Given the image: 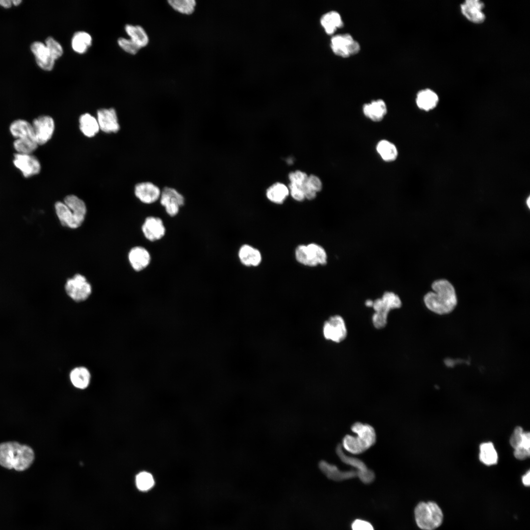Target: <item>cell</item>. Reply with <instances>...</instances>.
Here are the masks:
<instances>
[{
    "label": "cell",
    "mask_w": 530,
    "mask_h": 530,
    "mask_svg": "<svg viewBox=\"0 0 530 530\" xmlns=\"http://www.w3.org/2000/svg\"><path fill=\"white\" fill-rule=\"evenodd\" d=\"M125 30L130 38L140 48L145 47L148 44V35L142 26L128 24L125 26Z\"/></svg>",
    "instance_id": "obj_29"
},
{
    "label": "cell",
    "mask_w": 530,
    "mask_h": 530,
    "mask_svg": "<svg viewBox=\"0 0 530 530\" xmlns=\"http://www.w3.org/2000/svg\"><path fill=\"white\" fill-rule=\"evenodd\" d=\"M79 121L80 131L87 137L95 136L100 130L97 118L90 113L81 114Z\"/></svg>",
    "instance_id": "obj_26"
},
{
    "label": "cell",
    "mask_w": 530,
    "mask_h": 530,
    "mask_svg": "<svg viewBox=\"0 0 530 530\" xmlns=\"http://www.w3.org/2000/svg\"><path fill=\"white\" fill-rule=\"evenodd\" d=\"M9 131L14 139L33 138L35 139L31 123L25 119L13 121L9 125Z\"/></svg>",
    "instance_id": "obj_22"
},
{
    "label": "cell",
    "mask_w": 530,
    "mask_h": 530,
    "mask_svg": "<svg viewBox=\"0 0 530 530\" xmlns=\"http://www.w3.org/2000/svg\"><path fill=\"white\" fill-rule=\"evenodd\" d=\"M479 457L480 461L486 465H494L498 461V454L492 443H482L479 447Z\"/></svg>",
    "instance_id": "obj_34"
},
{
    "label": "cell",
    "mask_w": 530,
    "mask_h": 530,
    "mask_svg": "<svg viewBox=\"0 0 530 530\" xmlns=\"http://www.w3.org/2000/svg\"><path fill=\"white\" fill-rule=\"evenodd\" d=\"M416 522L423 530H434L439 527L443 519L442 511L434 502H421L414 510Z\"/></svg>",
    "instance_id": "obj_3"
},
{
    "label": "cell",
    "mask_w": 530,
    "mask_h": 530,
    "mask_svg": "<svg viewBox=\"0 0 530 530\" xmlns=\"http://www.w3.org/2000/svg\"><path fill=\"white\" fill-rule=\"evenodd\" d=\"M305 186L312 190L315 191L316 192L320 191L322 189V183L320 180L317 176L314 175H311L308 176Z\"/></svg>",
    "instance_id": "obj_43"
},
{
    "label": "cell",
    "mask_w": 530,
    "mask_h": 530,
    "mask_svg": "<svg viewBox=\"0 0 530 530\" xmlns=\"http://www.w3.org/2000/svg\"><path fill=\"white\" fill-rule=\"evenodd\" d=\"M530 472L529 470L525 475H524L522 478V480L523 484L525 486H529L530 484Z\"/></svg>",
    "instance_id": "obj_48"
},
{
    "label": "cell",
    "mask_w": 530,
    "mask_h": 530,
    "mask_svg": "<svg viewBox=\"0 0 530 530\" xmlns=\"http://www.w3.org/2000/svg\"><path fill=\"white\" fill-rule=\"evenodd\" d=\"M319 468L322 473L329 479L335 481H342L357 477L356 471H342L337 467L325 461L319 463Z\"/></svg>",
    "instance_id": "obj_21"
},
{
    "label": "cell",
    "mask_w": 530,
    "mask_h": 530,
    "mask_svg": "<svg viewBox=\"0 0 530 530\" xmlns=\"http://www.w3.org/2000/svg\"><path fill=\"white\" fill-rule=\"evenodd\" d=\"M31 50L35 56L38 65L46 71L51 70L55 63V59L50 55L45 43L36 41L31 45Z\"/></svg>",
    "instance_id": "obj_19"
},
{
    "label": "cell",
    "mask_w": 530,
    "mask_h": 530,
    "mask_svg": "<svg viewBox=\"0 0 530 530\" xmlns=\"http://www.w3.org/2000/svg\"><path fill=\"white\" fill-rule=\"evenodd\" d=\"M514 455L518 459H526L530 455V450H528L522 447H519L514 449Z\"/></svg>",
    "instance_id": "obj_46"
},
{
    "label": "cell",
    "mask_w": 530,
    "mask_h": 530,
    "mask_svg": "<svg viewBox=\"0 0 530 530\" xmlns=\"http://www.w3.org/2000/svg\"><path fill=\"white\" fill-rule=\"evenodd\" d=\"M289 193L288 187L283 184L276 183L271 186L266 190L267 198L276 204H282Z\"/></svg>",
    "instance_id": "obj_32"
},
{
    "label": "cell",
    "mask_w": 530,
    "mask_h": 530,
    "mask_svg": "<svg viewBox=\"0 0 530 530\" xmlns=\"http://www.w3.org/2000/svg\"><path fill=\"white\" fill-rule=\"evenodd\" d=\"M64 288L67 294L76 302L85 301L92 292L91 284L84 275L80 273L68 278Z\"/></svg>",
    "instance_id": "obj_7"
},
{
    "label": "cell",
    "mask_w": 530,
    "mask_h": 530,
    "mask_svg": "<svg viewBox=\"0 0 530 530\" xmlns=\"http://www.w3.org/2000/svg\"><path fill=\"white\" fill-rule=\"evenodd\" d=\"M161 187L153 181H145L137 183L134 187L135 196L141 203L151 205L159 201Z\"/></svg>",
    "instance_id": "obj_12"
},
{
    "label": "cell",
    "mask_w": 530,
    "mask_h": 530,
    "mask_svg": "<svg viewBox=\"0 0 530 530\" xmlns=\"http://www.w3.org/2000/svg\"><path fill=\"white\" fill-rule=\"evenodd\" d=\"M433 292H429L424 297V303L431 312L438 315L451 313L455 308L457 299L455 289L448 280L439 279L433 282Z\"/></svg>",
    "instance_id": "obj_1"
},
{
    "label": "cell",
    "mask_w": 530,
    "mask_h": 530,
    "mask_svg": "<svg viewBox=\"0 0 530 530\" xmlns=\"http://www.w3.org/2000/svg\"><path fill=\"white\" fill-rule=\"evenodd\" d=\"M336 451L343 462L351 466L356 469L357 477L366 472L369 470L365 463L361 460L345 454L341 445H338L337 446Z\"/></svg>",
    "instance_id": "obj_33"
},
{
    "label": "cell",
    "mask_w": 530,
    "mask_h": 530,
    "mask_svg": "<svg viewBox=\"0 0 530 530\" xmlns=\"http://www.w3.org/2000/svg\"><path fill=\"white\" fill-rule=\"evenodd\" d=\"M304 185L301 186L292 183L290 184L289 189L291 195L295 200L302 201L305 198L303 190Z\"/></svg>",
    "instance_id": "obj_44"
},
{
    "label": "cell",
    "mask_w": 530,
    "mask_h": 530,
    "mask_svg": "<svg viewBox=\"0 0 530 530\" xmlns=\"http://www.w3.org/2000/svg\"><path fill=\"white\" fill-rule=\"evenodd\" d=\"M372 304H373V301L371 300L370 299L367 300L365 302L366 305L367 306H368V307H372Z\"/></svg>",
    "instance_id": "obj_50"
},
{
    "label": "cell",
    "mask_w": 530,
    "mask_h": 530,
    "mask_svg": "<svg viewBox=\"0 0 530 530\" xmlns=\"http://www.w3.org/2000/svg\"><path fill=\"white\" fill-rule=\"evenodd\" d=\"M351 429L356 434V437L366 450L375 444L376 433L371 425L356 422L352 425Z\"/></svg>",
    "instance_id": "obj_18"
},
{
    "label": "cell",
    "mask_w": 530,
    "mask_h": 530,
    "mask_svg": "<svg viewBox=\"0 0 530 530\" xmlns=\"http://www.w3.org/2000/svg\"><path fill=\"white\" fill-rule=\"evenodd\" d=\"M145 238L151 242L161 239L165 235L166 228L162 220L159 217H147L141 226Z\"/></svg>",
    "instance_id": "obj_13"
},
{
    "label": "cell",
    "mask_w": 530,
    "mask_h": 530,
    "mask_svg": "<svg viewBox=\"0 0 530 530\" xmlns=\"http://www.w3.org/2000/svg\"><path fill=\"white\" fill-rule=\"evenodd\" d=\"M39 145L33 138L15 139L13 147L16 153L32 154L37 149Z\"/></svg>",
    "instance_id": "obj_35"
},
{
    "label": "cell",
    "mask_w": 530,
    "mask_h": 530,
    "mask_svg": "<svg viewBox=\"0 0 530 530\" xmlns=\"http://www.w3.org/2000/svg\"><path fill=\"white\" fill-rule=\"evenodd\" d=\"M521 447L530 450V434L529 432H524Z\"/></svg>",
    "instance_id": "obj_47"
},
{
    "label": "cell",
    "mask_w": 530,
    "mask_h": 530,
    "mask_svg": "<svg viewBox=\"0 0 530 530\" xmlns=\"http://www.w3.org/2000/svg\"><path fill=\"white\" fill-rule=\"evenodd\" d=\"M401 306L400 297L393 292H386L381 298L373 301L372 307L374 310L372 318V323L377 329L384 327L387 322L389 312L399 308Z\"/></svg>",
    "instance_id": "obj_4"
},
{
    "label": "cell",
    "mask_w": 530,
    "mask_h": 530,
    "mask_svg": "<svg viewBox=\"0 0 530 530\" xmlns=\"http://www.w3.org/2000/svg\"><path fill=\"white\" fill-rule=\"evenodd\" d=\"M362 109L365 116L374 122L381 121L387 112L386 104L382 99L373 100L364 104Z\"/></svg>",
    "instance_id": "obj_20"
},
{
    "label": "cell",
    "mask_w": 530,
    "mask_h": 530,
    "mask_svg": "<svg viewBox=\"0 0 530 530\" xmlns=\"http://www.w3.org/2000/svg\"><path fill=\"white\" fill-rule=\"evenodd\" d=\"M100 130L107 133H116L120 130L116 110L112 107L102 108L97 111L96 117Z\"/></svg>",
    "instance_id": "obj_14"
},
{
    "label": "cell",
    "mask_w": 530,
    "mask_h": 530,
    "mask_svg": "<svg viewBox=\"0 0 530 530\" xmlns=\"http://www.w3.org/2000/svg\"><path fill=\"white\" fill-rule=\"evenodd\" d=\"M63 202L83 222L87 213V208L85 202L77 196L74 194L67 195L64 199Z\"/></svg>",
    "instance_id": "obj_30"
},
{
    "label": "cell",
    "mask_w": 530,
    "mask_h": 530,
    "mask_svg": "<svg viewBox=\"0 0 530 530\" xmlns=\"http://www.w3.org/2000/svg\"><path fill=\"white\" fill-rule=\"evenodd\" d=\"M167 2L175 11L185 15L193 13L196 5L194 0H169Z\"/></svg>",
    "instance_id": "obj_36"
},
{
    "label": "cell",
    "mask_w": 530,
    "mask_h": 530,
    "mask_svg": "<svg viewBox=\"0 0 530 530\" xmlns=\"http://www.w3.org/2000/svg\"><path fill=\"white\" fill-rule=\"evenodd\" d=\"M484 3L479 0H467L460 5V9L463 16L470 22L475 24H481L485 19L483 12Z\"/></svg>",
    "instance_id": "obj_15"
},
{
    "label": "cell",
    "mask_w": 530,
    "mask_h": 530,
    "mask_svg": "<svg viewBox=\"0 0 530 530\" xmlns=\"http://www.w3.org/2000/svg\"><path fill=\"white\" fill-rule=\"evenodd\" d=\"M351 528L352 530H374L370 523L360 519L354 520L351 525Z\"/></svg>",
    "instance_id": "obj_45"
},
{
    "label": "cell",
    "mask_w": 530,
    "mask_h": 530,
    "mask_svg": "<svg viewBox=\"0 0 530 530\" xmlns=\"http://www.w3.org/2000/svg\"><path fill=\"white\" fill-rule=\"evenodd\" d=\"M12 1L9 0H0V5L5 8H9L11 5Z\"/></svg>",
    "instance_id": "obj_49"
},
{
    "label": "cell",
    "mask_w": 530,
    "mask_h": 530,
    "mask_svg": "<svg viewBox=\"0 0 530 530\" xmlns=\"http://www.w3.org/2000/svg\"><path fill=\"white\" fill-rule=\"evenodd\" d=\"M21 1H22L21 0H12V2H13V4H14V5H18L19 4H20V3L21 2Z\"/></svg>",
    "instance_id": "obj_51"
},
{
    "label": "cell",
    "mask_w": 530,
    "mask_h": 530,
    "mask_svg": "<svg viewBox=\"0 0 530 530\" xmlns=\"http://www.w3.org/2000/svg\"><path fill=\"white\" fill-rule=\"evenodd\" d=\"M160 205L163 207L166 213L171 217L176 216L180 209L186 203L184 195L177 187L170 185H165L161 187L159 200Z\"/></svg>",
    "instance_id": "obj_6"
},
{
    "label": "cell",
    "mask_w": 530,
    "mask_h": 530,
    "mask_svg": "<svg viewBox=\"0 0 530 530\" xmlns=\"http://www.w3.org/2000/svg\"><path fill=\"white\" fill-rule=\"evenodd\" d=\"M307 178L308 176L305 173L299 170L291 172L289 175L291 183L301 186L306 183Z\"/></svg>",
    "instance_id": "obj_42"
},
{
    "label": "cell",
    "mask_w": 530,
    "mask_h": 530,
    "mask_svg": "<svg viewBox=\"0 0 530 530\" xmlns=\"http://www.w3.org/2000/svg\"><path fill=\"white\" fill-rule=\"evenodd\" d=\"M13 164L19 170L23 176L28 178L39 174L41 164L38 159L32 154L15 153L13 155Z\"/></svg>",
    "instance_id": "obj_10"
},
{
    "label": "cell",
    "mask_w": 530,
    "mask_h": 530,
    "mask_svg": "<svg viewBox=\"0 0 530 530\" xmlns=\"http://www.w3.org/2000/svg\"><path fill=\"white\" fill-rule=\"evenodd\" d=\"M238 256L241 264L247 266H258L262 261L260 252L248 244H244L240 247Z\"/></svg>",
    "instance_id": "obj_24"
},
{
    "label": "cell",
    "mask_w": 530,
    "mask_h": 530,
    "mask_svg": "<svg viewBox=\"0 0 530 530\" xmlns=\"http://www.w3.org/2000/svg\"><path fill=\"white\" fill-rule=\"evenodd\" d=\"M70 379L75 387L80 389H84L90 384L91 374L87 368L84 367H78L71 371Z\"/></svg>",
    "instance_id": "obj_27"
},
{
    "label": "cell",
    "mask_w": 530,
    "mask_h": 530,
    "mask_svg": "<svg viewBox=\"0 0 530 530\" xmlns=\"http://www.w3.org/2000/svg\"><path fill=\"white\" fill-rule=\"evenodd\" d=\"M320 24L325 32L333 34L338 28L344 26L341 15L337 11H330L324 14L320 19Z\"/></svg>",
    "instance_id": "obj_25"
},
{
    "label": "cell",
    "mask_w": 530,
    "mask_h": 530,
    "mask_svg": "<svg viewBox=\"0 0 530 530\" xmlns=\"http://www.w3.org/2000/svg\"><path fill=\"white\" fill-rule=\"evenodd\" d=\"M376 151L382 159L387 162L395 160L398 155L396 146L390 141L383 139L376 145Z\"/></svg>",
    "instance_id": "obj_31"
},
{
    "label": "cell",
    "mask_w": 530,
    "mask_h": 530,
    "mask_svg": "<svg viewBox=\"0 0 530 530\" xmlns=\"http://www.w3.org/2000/svg\"><path fill=\"white\" fill-rule=\"evenodd\" d=\"M31 123L34 138L39 145H44L51 140L55 130L54 121L51 116L40 115Z\"/></svg>",
    "instance_id": "obj_9"
},
{
    "label": "cell",
    "mask_w": 530,
    "mask_h": 530,
    "mask_svg": "<svg viewBox=\"0 0 530 530\" xmlns=\"http://www.w3.org/2000/svg\"><path fill=\"white\" fill-rule=\"evenodd\" d=\"M34 459V452L29 447L16 442L0 444V464L8 469L23 471Z\"/></svg>",
    "instance_id": "obj_2"
},
{
    "label": "cell",
    "mask_w": 530,
    "mask_h": 530,
    "mask_svg": "<svg viewBox=\"0 0 530 530\" xmlns=\"http://www.w3.org/2000/svg\"><path fill=\"white\" fill-rule=\"evenodd\" d=\"M530 197H528V198L527 199V205H528L529 208H530Z\"/></svg>",
    "instance_id": "obj_52"
},
{
    "label": "cell",
    "mask_w": 530,
    "mask_h": 530,
    "mask_svg": "<svg viewBox=\"0 0 530 530\" xmlns=\"http://www.w3.org/2000/svg\"><path fill=\"white\" fill-rule=\"evenodd\" d=\"M342 447L353 454H360L366 450L356 436L350 435H345L344 437Z\"/></svg>",
    "instance_id": "obj_37"
},
{
    "label": "cell",
    "mask_w": 530,
    "mask_h": 530,
    "mask_svg": "<svg viewBox=\"0 0 530 530\" xmlns=\"http://www.w3.org/2000/svg\"><path fill=\"white\" fill-rule=\"evenodd\" d=\"M135 484L138 490L146 491L151 489L155 484L153 476L149 472L143 471L138 473L135 477Z\"/></svg>",
    "instance_id": "obj_38"
},
{
    "label": "cell",
    "mask_w": 530,
    "mask_h": 530,
    "mask_svg": "<svg viewBox=\"0 0 530 530\" xmlns=\"http://www.w3.org/2000/svg\"><path fill=\"white\" fill-rule=\"evenodd\" d=\"M54 209L56 215L63 227L75 229L80 227L83 223L63 202L57 201L54 204Z\"/></svg>",
    "instance_id": "obj_16"
},
{
    "label": "cell",
    "mask_w": 530,
    "mask_h": 530,
    "mask_svg": "<svg viewBox=\"0 0 530 530\" xmlns=\"http://www.w3.org/2000/svg\"><path fill=\"white\" fill-rule=\"evenodd\" d=\"M295 255L299 263L309 266L324 265L327 263V256L325 249L316 243L299 245L295 249Z\"/></svg>",
    "instance_id": "obj_5"
},
{
    "label": "cell",
    "mask_w": 530,
    "mask_h": 530,
    "mask_svg": "<svg viewBox=\"0 0 530 530\" xmlns=\"http://www.w3.org/2000/svg\"><path fill=\"white\" fill-rule=\"evenodd\" d=\"M128 258L132 269L137 272L145 269L150 265L151 260L148 250L141 246L132 248L128 253Z\"/></svg>",
    "instance_id": "obj_17"
},
{
    "label": "cell",
    "mask_w": 530,
    "mask_h": 530,
    "mask_svg": "<svg viewBox=\"0 0 530 530\" xmlns=\"http://www.w3.org/2000/svg\"><path fill=\"white\" fill-rule=\"evenodd\" d=\"M330 47L336 55L343 58L356 54L361 49L359 43L349 33L334 35L331 39Z\"/></svg>",
    "instance_id": "obj_8"
},
{
    "label": "cell",
    "mask_w": 530,
    "mask_h": 530,
    "mask_svg": "<svg viewBox=\"0 0 530 530\" xmlns=\"http://www.w3.org/2000/svg\"><path fill=\"white\" fill-rule=\"evenodd\" d=\"M92 38L87 32L80 30L75 32L71 39V46L73 50L79 53H83L91 46Z\"/></svg>",
    "instance_id": "obj_28"
},
{
    "label": "cell",
    "mask_w": 530,
    "mask_h": 530,
    "mask_svg": "<svg viewBox=\"0 0 530 530\" xmlns=\"http://www.w3.org/2000/svg\"><path fill=\"white\" fill-rule=\"evenodd\" d=\"M50 55L55 60L60 57L63 53V49L60 43L52 36L48 37L45 41Z\"/></svg>",
    "instance_id": "obj_39"
},
{
    "label": "cell",
    "mask_w": 530,
    "mask_h": 530,
    "mask_svg": "<svg viewBox=\"0 0 530 530\" xmlns=\"http://www.w3.org/2000/svg\"><path fill=\"white\" fill-rule=\"evenodd\" d=\"M117 42L123 50L132 54H136L141 49L130 38L121 37L118 38Z\"/></svg>",
    "instance_id": "obj_40"
},
{
    "label": "cell",
    "mask_w": 530,
    "mask_h": 530,
    "mask_svg": "<svg viewBox=\"0 0 530 530\" xmlns=\"http://www.w3.org/2000/svg\"><path fill=\"white\" fill-rule=\"evenodd\" d=\"M523 433V428L520 426H517L514 429L509 440L510 444L514 449L521 446Z\"/></svg>",
    "instance_id": "obj_41"
},
{
    "label": "cell",
    "mask_w": 530,
    "mask_h": 530,
    "mask_svg": "<svg viewBox=\"0 0 530 530\" xmlns=\"http://www.w3.org/2000/svg\"><path fill=\"white\" fill-rule=\"evenodd\" d=\"M325 339L335 343L342 342L346 337L347 329L344 320L339 315L330 317L326 320L322 328Z\"/></svg>",
    "instance_id": "obj_11"
},
{
    "label": "cell",
    "mask_w": 530,
    "mask_h": 530,
    "mask_svg": "<svg viewBox=\"0 0 530 530\" xmlns=\"http://www.w3.org/2000/svg\"><path fill=\"white\" fill-rule=\"evenodd\" d=\"M439 102L437 94L432 90L426 88L419 91L416 95V103L417 106L424 111L434 108Z\"/></svg>",
    "instance_id": "obj_23"
}]
</instances>
